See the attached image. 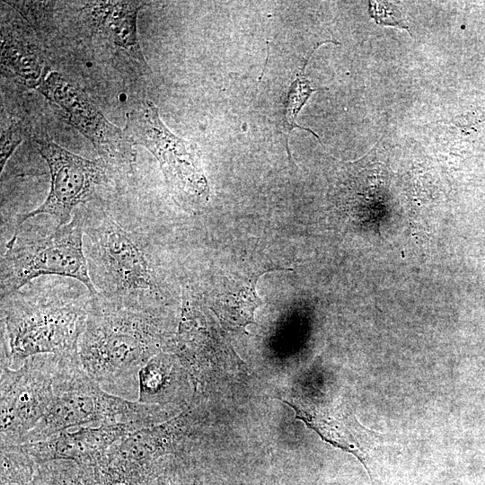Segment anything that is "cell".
Wrapping results in <instances>:
<instances>
[{
  "label": "cell",
  "instance_id": "cell-8",
  "mask_svg": "<svg viewBox=\"0 0 485 485\" xmlns=\"http://www.w3.org/2000/svg\"><path fill=\"white\" fill-rule=\"evenodd\" d=\"M37 90L57 106L68 123L91 142L107 168L122 174L134 173L135 146L80 87L52 71Z\"/></svg>",
  "mask_w": 485,
  "mask_h": 485
},
{
  "label": "cell",
  "instance_id": "cell-13",
  "mask_svg": "<svg viewBox=\"0 0 485 485\" xmlns=\"http://www.w3.org/2000/svg\"><path fill=\"white\" fill-rule=\"evenodd\" d=\"M2 65L24 84L38 88L45 76V61L31 42L2 32Z\"/></svg>",
  "mask_w": 485,
  "mask_h": 485
},
{
  "label": "cell",
  "instance_id": "cell-3",
  "mask_svg": "<svg viewBox=\"0 0 485 485\" xmlns=\"http://www.w3.org/2000/svg\"><path fill=\"white\" fill-rule=\"evenodd\" d=\"M84 249L97 295L109 302L158 313L163 292L141 234L100 210L82 213Z\"/></svg>",
  "mask_w": 485,
  "mask_h": 485
},
{
  "label": "cell",
  "instance_id": "cell-5",
  "mask_svg": "<svg viewBox=\"0 0 485 485\" xmlns=\"http://www.w3.org/2000/svg\"><path fill=\"white\" fill-rule=\"evenodd\" d=\"M5 248L1 257V297L43 276L72 278L92 295H97L88 272L81 214H74L63 225L56 222L46 231L24 222L15 228Z\"/></svg>",
  "mask_w": 485,
  "mask_h": 485
},
{
  "label": "cell",
  "instance_id": "cell-14",
  "mask_svg": "<svg viewBox=\"0 0 485 485\" xmlns=\"http://www.w3.org/2000/svg\"><path fill=\"white\" fill-rule=\"evenodd\" d=\"M286 402L292 406L296 411L297 417L304 420L309 428L315 430L323 440L354 454L370 474L366 453L357 445L356 437L345 423L302 401Z\"/></svg>",
  "mask_w": 485,
  "mask_h": 485
},
{
  "label": "cell",
  "instance_id": "cell-19",
  "mask_svg": "<svg viewBox=\"0 0 485 485\" xmlns=\"http://www.w3.org/2000/svg\"><path fill=\"white\" fill-rule=\"evenodd\" d=\"M165 481H163L161 483H159L158 485H184V484H179V483H176L174 481H169V480H164Z\"/></svg>",
  "mask_w": 485,
  "mask_h": 485
},
{
  "label": "cell",
  "instance_id": "cell-9",
  "mask_svg": "<svg viewBox=\"0 0 485 485\" xmlns=\"http://www.w3.org/2000/svg\"><path fill=\"white\" fill-rule=\"evenodd\" d=\"M34 144L48 166L50 189L40 206L17 216L16 227L40 215L52 217L58 225H66L71 221L74 209L89 202L105 181L108 168L101 160L75 154L50 139L35 137Z\"/></svg>",
  "mask_w": 485,
  "mask_h": 485
},
{
  "label": "cell",
  "instance_id": "cell-2",
  "mask_svg": "<svg viewBox=\"0 0 485 485\" xmlns=\"http://www.w3.org/2000/svg\"><path fill=\"white\" fill-rule=\"evenodd\" d=\"M163 342L158 313L122 306L95 295L77 353L84 370L104 391L137 401L138 373Z\"/></svg>",
  "mask_w": 485,
  "mask_h": 485
},
{
  "label": "cell",
  "instance_id": "cell-15",
  "mask_svg": "<svg viewBox=\"0 0 485 485\" xmlns=\"http://www.w3.org/2000/svg\"><path fill=\"white\" fill-rule=\"evenodd\" d=\"M175 384H179L175 362L170 356L158 353L138 373L137 401L143 404L158 406L171 398Z\"/></svg>",
  "mask_w": 485,
  "mask_h": 485
},
{
  "label": "cell",
  "instance_id": "cell-6",
  "mask_svg": "<svg viewBox=\"0 0 485 485\" xmlns=\"http://www.w3.org/2000/svg\"><path fill=\"white\" fill-rule=\"evenodd\" d=\"M124 131L133 146H145L156 158L168 190L181 208L197 212L205 207L209 186L200 151L165 126L154 102L145 100L136 105L127 114Z\"/></svg>",
  "mask_w": 485,
  "mask_h": 485
},
{
  "label": "cell",
  "instance_id": "cell-16",
  "mask_svg": "<svg viewBox=\"0 0 485 485\" xmlns=\"http://www.w3.org/2000/svg\"><path fill=\"white\" fill-rule=\"evenodd\" d=\"M327 42H332L337 43L335 41L327 40L324 42H321L318 44V46L311 52L310 56L306 58V60L304 63V66L302 69L297 73L295 80L291 83L289 88L285 93V97L283 99V108H282V113L281 118L279 121L278 122V127L279 131L283 135V138L285 140V147L287 152V155L290 158V151L288 149V136L293 131L294 128H301L306 131H309L312 133L318 140L319 136L314 133L312 129L304 128L299 126L295 119H297V116L303 108V106L306 103L307 100L309 99L310 95L320 89H314L311 86L310 81L308 80L307 76L304 75V69L307 65V62L312 56V54L315 51V49L322 44L327 43ZM339 44V43H337Z\"/></svg>",
  "mask_w": 485,
  "mask_h": 485
},
{
  "label": "cell",
  "instance_id": "cell-10",
  "mask_svg": "<svg viewBox=\"0 0 485 485\" xmlns=\"http://www.w3.org/2000/svg\"><path fill=\"white\" fill-rule=\"evenodd\" d=\"M136 431L138 430L135 427L124 423L84 427L19 445L37 464L70 460L84 467H97L114 443Z\"/></svg>",
  "mask_w": 485,
  "mask_h": 485
},
{
  "label": "cell",
  "instance_id": "cell-7",
  "mask_svg": "<svg viewBox=\"0 0 485 485\" xmlns=\"http://www.w3.org/2000/svg\"><path fill=\"white\" fill-rule=\"evenodd\" d=\"M60 355H37L18 368L1 367V446L22 444L44 417Z\"/></svg>",
  "mask_w": 485,
  "mask_h": 485
},
{
  "label": "cell",
  "instance_id": "cell-17",
  "mask_svg": "<svg viewBox=\"0 0 485 485\" xmlns=\"http://www.w3.org/2000/svg\"><path fill=\"white\" fill-rule=\"evenodd\" d=\"M370 13L378 24L398 26L410 32V30L396 7L389 3L370 2Z\"/></svg>",
  "mask_w": 485,
  "mask_h": 485
},
{
  "label": "cell",
  "instance_id": "cell-4",
  "mask_svg": "<svg viewBox=\"0 0 485 485\" xmlns=\"http://www.w3.org/2000/svg\"><path fill=\"white\" fill-rule=\"evenodd\" d=\"M159 407L127 400L104 391L83 368L78 353L61 354L54 379V397L23 443L44 440L58 432L124 423L137 430L153 427Z\"/></svg>",
  "mask_w": 485,
  "mask_h": 485
},
{
  "label": "cell",
  "instance_id": "cell-18",
  "mask_svg": "<svg viewBox=\"0 0 485 485\" xmlns=\"http://www.w3.org/2000/svg\"><path fill=\"white\" fill-rule=\"evenodd\" d=\"M22 141V133L17 125L2 129L0 148V172H2L8 159Z\"/></svg>",
  "mask_w": 485,
  "mask_h": 485
},
{
  "label": "cell",
  "instance_id": "cell-11",
  "mask_svg": "<svg viewBox=\"0 0 485 485\" xmlns=\"http://www.w3.org/2000/svg\"><path fill=\"white\" fill-rule=\"evenodd\" d=\"M92 13L96 27L105 42L132 69L140 75L150 72L137 36L138 12L146 5L140 1L97 2Z\"/></svg>",
  "mask_w": 485,
  "mask_h": 485
},
{
  "label": "cell",
  "instance_id": "cell-1",
  "mask_svg": "<svg viewBox=\"0 0 485 485\" xmlns=\"http://www.w3.org/2000/svg\"><path fill=\"white\" fill-rule=\"evenodd\" d=\"M92 294L70 280L36 278L1 297V367L42 354H75Z\"/></svg>",
  "mask_w": 485,
  "mask_h": 485
},
{
  "label": "cell",
  "instance_id": "cell-12",
  "mask_svg": "<svg viewBox=\"0 0 485 485\" xmlns=\"http://www.w3.org/2000/svg\"><path fill=\"white\" fill-rule=\"evenodd\" d=\"M264 270L245 275L225 276L212 300V310L229 328L244 329L254 322V311L262 304L256 284Z\"/></svg>",
  "mask_w": 485,
  "mask_h": 485
}]
</instances>
